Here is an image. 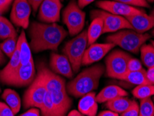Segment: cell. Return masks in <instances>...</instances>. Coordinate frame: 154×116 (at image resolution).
Here are the masks:
<instances>
[{
	"instance_id": "1",
	"label": "cell",
	"mask_w": 154,
	"mask_h": 116,
	"mask_svg": "<svg viewBox=\"0 0 154 116\" xmlns=\"http://www.w3.org/2000/svg\"><path fill=\"white\" fill-rule=\"evenodd\" d=\"M29 27L30 47L35 54L46 50L57 51L67 36V31L56 23L33 22Z\"/></svg>"
},
{
	"instance_id": "2",
	"label": "cell",
	"mask_w": 154,
	"mask_h": 116,
	"mask_svg": "<svg viewBox=\"0 0 154 116\" xmlns=\"http://www.w3.org/2000/svg\"><path fill=\"white\" fill-rule=\"evenodd\" d=\"M38 74L46 86L58 116H66L72 100L67 93L65 79L42 64L38 67Z\"/></svg>"
},
{
	"instance_id": "3",
	"label": "cell",
	"mask_w": 154,
	"mask_h": 116,
	"mask_svg": "<svg viewBox=\"0 0 154 116\" xmlns=\"http://www.w3.org/2000/svg\"><path fill=\"white\" fill-rule=\"evenodd\" d=\"M106 71L102 64L88 67L67 84V91L74 97H82L98 88L99 81Z\"/></svg>"
},
{
	"instance_id": "4",
	"label": "cell",
	"mask_w": 154,
	"mask_h": 116,
	"mask_svg": "<svg viewBox=\"0 0 154 116\" xmlns=\"http://www.w3.org/2000/svg\"><path fill=\"white\" fill-rule=\"evenodd\" d=\"M151 37L148 33H139L133 29H125L109 35L106 40L131 53L137 54L141 47Z\"/></svg>"
},
{
	"instance_id": "5",
	"label": "cell",
	"mask_w": 154,
	"mask_h": 116,
	"mask_svg": "<svg viewBox=\"0 0 154 116\" xmlns=\"http://www.w3.org/2000/svg\"><path fill=\"white\" fill-rule=\"evenodd\" d=\"M88 45L87 30H83L73 39L67 42L63 47V54L69 59L74 72H77L80 70Z\"/></svg>"
},
{
	"instance_id": "6",
	"label": "cell",
	"mask_w": 154,
	"mask_h": 116,
	"mask_svg": "<svg viewBox=\"0 0 154 116\" xmlns=\"http://www.w3.org/2000/svg\"><path fill=\"white\" fill-rule=\"evenodd\" d=\"M131 56L122 50H114L106 58L105 69L106 76L122 80L128 72V63Z\"/></svg>"
},
{
	"instance_id": "7",
	"label": "cell",
	"mask_w": 154,
	"mask_h": 116,
	"mask_svg": "<svg viewBox=\"0 0 154 116\" xmlns=\"http://www.w3.org/2000/svg\"><path fill=\"white\" fill-rule=\"evenodd\" d=\"M63 21L66 25L70 36H75L83 30L85 13L79 7L76 0H71L63 12Z\"/></svg>"
},
{
	"instance_id": "8",
	"label": "cell",
	"mask_w": 154,
	"mask_h": 116,
	"mask_svg": "<svg viewBox=\"0 0 154 116\" xmlns=\"http://www.w3.org/2000/svg\"><path fill=\"white\" fill-rule=\"evenodd\" d=\"M47 93L46 86L40 77L37 74L23 96L22 103L24 108H41L44 104Z\"/></svg>"
},
{
	"instance_id": "9",
	"label": "cell",
	"mask_w": 154,
	"mask_h": 116,
	"mask_svg": "<svg viewBox=\"0 0 154 116\" xmlns=\"http://www.w3.org/2000/svg\"><path fill=\"white\" fill-rule=\"evenodd\" d=\"M35 68L33 59L25 65H20L19 67L10 76L2 81V83L15 87L30 86L35 79Z\"/></svg>"
},
{
	"instance_id": "10",
	"label": "cell",
	"mask_w": 154,
	"mask_h": 116,
	"mask_svg": "<svg viewBox=\"0 0 154 116\" xmlns=\"http://www.w3.org/2000/svg\"><path fill=\"white\" fill-rule=\"evenodd\" d=\"M92 18L99 17L103 22V33L117 32L125 29H133L126 17L116 15L105 11L94 10L91 12Z\"/></svg>"
},
{
	"instance_id": "11",
	"label": "cell",
	"mask_w": 154,
	"mask_h": 116,
	"mask_svg": "<svg viewBox=\"0 0 154 116\" xmlns=\"http://www.w3.org/2000/svg\"><path fill=\"white\" fill-rule=\"evenodd\" d=\"M31 8L28 0H13L10 15L12 23L24 29L29 28Z\"/></svg>"
},
{
	"instance_id": "12",
	"label": "cell",
	"mask_w": 154,
	"mask_h": 116,
	"mask_svg": "<svg viewBox=\"0 0 154 116\" xmlns=\"http://www.w3.org/2000/svg\"><path fill=\"white\" fill-rule=\"evenodd\" d=\"M61 0H43L39 7L38 19L44 23H56L60 20Z\"/></svg>"
},
{
	"instance_id": "13",
	"label": "cell",
	"mask_w": 154,
	"mask_h": 116,
	"mask_svg": "<svg viewBox=\"0 0 154 116\" xmlns=\"http://www.w3.org/2000/svg\"><path fill=\"white\" fill-rule=\"evenodd\" d=\"M97 6L106 12L124 17L131 16L144 11L142 9L137 8L134 6L115 1H99L97 2Z\"/></svg>"
},
{
	"instance_id": "14",
	"label": "cell",
	"mask_w": 154,
	"mask_h": 116,
	"mask_svg": "<svg viewBox=\"0 0 154 116\" xmlns=\"http://www.w3.org/2000/svg\"><path fill=\"white\" fill-rule=\"evenodd\" d=\"M115 47L114 44L109 42L94 43L89 45L83 55L82 65H89L98 62Z\"/></svg>"
},
{
	"instance_id": "15",
	"label": "cell",
	"mask_w": 154,
	"mask_h": 116,
	"mask_svg": "<svg viewBox=\"0 0 154 116\" xmlns=\"http://www.w3.org/2000/svg\"><path fill=\"white\" fill-rule=\"evenodd\" d=\"M50 70L55 74L62 75L67 78H72L74 75L71 63L65 55L52 53L49 61Z\"/></svg>"
},
{
	"instance_id": "16",
	"label": "cell",
	"mask_w": 154,
	"mask_h": 116,
	"mask_svg": "<svg viewBox=\"0 0 154 116\" xmlns=\"http://www.w3.org/2000/svg\"><path fill=\"white\" fill-rule=\"evenodd\" d=\"M126 18L133 30L139 33H145L154 27V17L147 15L144 11Z\"/></svg>"
},
{
	"instance_id": "17",
	"label": "cell",
	"mask_w": 154,
	"mask_h": 116,
	"mask_svg": "<svg viewBox=\"0 0 154 116\" xmlns=\"http://www.w3.org/2000/svg\"><path fill=\"white\" fill-rule=\"evenodd\" d=\"M96 93L91 92L81 97L78 104L79 111L87 116H96L98 111V102Z\"/></svg>"
},
{
	"instance_id": "18",
	"label": "cell",
	"mask_w": 154,
	"mask_h": 116,
	"mask_svg": "<svg viewBox=\"0 0 154 116\" xmlns=\"http://www.w3.org/2000/svg\"><path fill=\"white\" fill-rule=\"evenodd\" d=\"M128 92L119 86L111 85L106 86L97 95L96 99L98 103H106L110 100L119 97H125Z\"/></svg>"
},
{
	"instance_id": "19",
	"label": "cell",
	"mask_w": 154,
	"mask_h": 116,
	"mask_svg": "<svg viewBox=\"0 0 154 116\" xmlns=\"http://www.w3.org/2000/svg\"><path fill=\"white\" fill-rule=\"evenodd\" d=\"M17 48L19 50L20 61H21L22 65L27 64L33 60L30 44L27 41L24 31H22L18 37Z\"/></svg>"
},
{
	"instance_id": "20",
	"label": "cell",
	"mask_w": 154,
	"mask_h": 116,
	"mask_svg": "<svg viewBox=\"0 0 154 116\" xmlns=\"http://www.w3.org/2000/svg\"><path fill=\"white\" fill-rule=\"evenodd\" d=\"M103 33V22L101 18H92V21L87 30L88 45L94 44L97 39Z\"/></svg>"
},
{
	"instance_id": "21",
	"label": "cell",
	"mask_w": 154,
	"mask_h": 116,
	"mask_svg": "<svg viewBox=\"0 0 154 116\" xmlns=\"http://www.w3.org/2000/svg\"><path fill=\"white\" fill-rule=\"evenodd\" d=\"M133 100L125 97H119L106 102V106L110 111L121 114L130 107Z\"/></svg>"
},
{
	"instance_id": "22",
	"label": "cell",
	"mask_w": 154,
	"mask_h": 116,
	"mask_svg": "<svg viewBox=\"0 0 154 116\" xmlns=\"http://www.w3.org/2000/svg\"><path fill=\"white\" fill-rule=\"evenodd\" d=\"M2 98L11 108L15 115L19 112L21 108V99L17 92L8 88V89L4 90L2 95Z\"/></svg>"
},
{
	"instance_id": "23",
	"label": "cell",
	"mask_w": 154,
	"mask_h": 116,
	"mask_svg": "<svg viewBox=\"0 0 154 116\" xmlns=\"http://www.w3.org/2000/svg\"><path fill=\"white\" fill-rule=\"evenodd\" d=\"M20 65H21V61H20L19 50L17 47L14 54L10 58V61L8 64L0 71V81L2 82L4 79H6L11 74L13 73Z\"/></svg>"
},
{
	"instance_id": "24",
	"label": "cell",
	"mask_w": 154,
	"mask_h": 116,
	"mask_svg": "<svg viewBox=\"0 0 154 116\" xmlns=\"http://www.w3.org/2000/svg\"><path fill=\"white\" fill-rule=\"evenodd\" d=\"M122 81H125L135 86L144 85V84H151L146 77V71L142 69L139 71L128 72Z\"/></svg>"
},
{
	"instance_id": "25",
	"label": "cell",
	"mask_w": 154,
	"mask_h": 116,
	"mask_svg": "<svg viewBox=\"0 0 154 116\" xmlns=\"http://www.w3.org/2000/svg\"><path fill=\"white\" fill-rule=\"evenodd\" d=\"M142 63L146 67H154V47L152 44H144L140 48Z\"/></svg>"
},
{
	"instance_id": "26",
	"label": "cell",
	"mask_w": 154,
	"mask_h": 116,
	"mask_svg": "<svg viewBox=\"0 0 154 116\" xmlns=\"http://www.w3.org/2000/svg\"><path fill=\"white\" fill-rule=\"evenodd\" d=\"M16 35L17 33L12 22L0 15V39L5 40Z\"/></svg>"
},
{
	"instance_id": "27",
	"label": "cell",
	"mask_w": 154,
	"mask_h": 116,
	"mask_svg": "<svg viewBox=\"0 0 154 116\" xmlns=\"http://www.w3.org/2000/svg\"><path fill=\"white\" fill-rule=\"evenodd\" d=\"M132 94L135 97L140 99L150 98L154 95V85L153 84H144L137 86L133 90Z\"/></svg>"
},
{
	"instance_id": "28",
	"label": "cell",
	"mask_w": 154,
	"mask_h": 116,
	"mask_svg": "<svg viewBox=\"0 0 154 116\" xmlns=\"http://www.w3.org/2000/svg\"><path fill=\"white\" fill-rule=\"evenodd\" d=\"M18 36L17 35L13 36V37L6 38L4 40V41L0 43V47H1L2 51L3 53L8 58H11L14 54L15 50L17 47L18 42Z\"/></svg>"
},
{
	"instance_id": "29",
	"label": "cell",
	"mask_w": 154,
	"mask_h": 116,
	"mask_svg": "<svg viewBox=\"0 0 154 116\" xmlns=\"http://www.w3.org/2000/svg\"><path fill=\"white\" fill-rule=\"evenodd\" d=\"M139 116H154V104L151 97L140 99Z\"/></svg>"
},
{
	"instance_id": "30",
	"label": "cell",
	"mask_w": 154,
	"mask_h": 116,
	"mask_svg": "<svg viewBox=\"0 0 154 116\" xmlns=\"http://www.w3.org/2000/svg\"><path fill=\"white\" fill-rule=\"evenodd\" d=\"M41 116H58L57 111L56 110L55 106H54L52 100L51 99L50 95L47 92L46 97H45L44 104L42 108L40 109Z\"/></svg>"
},
{
	"instance_id": "31",
	"label": "cell",
	"mask_w": 154,
	"mask_h": 116,
	"mask_svg": "<svg viewBox=\"0 0 154 116\" xmlns=\"http://www.w3.org/2000/svg\"><path fill=\"white\" fill-rule=\"evenodd\" d=\"M112 1L121 2L130 6H139V7L149 8V5L146 0H112Z\"/></svg>"
},
{
	"instance_id": "32",
	"label": "cell",
	"mask_w": 154,
	"mask_h": 116,
	"mask_svg": "<svg viewBox=\"0 0 154 116\" xmlns=\"http://www.w3.org/2000/svg\"><path fill=\"white\" fill-rule=\"evenodd\" d=\"M120 116H139V105L137 102L133 100V104L130 107L121 113Z\"/></svg>"
},
{
	"instance_id": "33",
	"label": "cell",
	"mask_w": 154,
	"mask_h": 116,
	"mask_svg": "<svg viewBox=\"0 0 154 116\" xmlns=\"http://www.w3.org/2000/svg\"><path fill=\"white\" fill-rule=\"evenodd\" d=\"M142 69H143V67H142V63L141 61L137 58H130L128 63V72L139 71Z\"/></svg>"
},
{
	"instance_id": "34",
	"label": "cell",
	"mask_w": 154,
	"mask_h": 116,
	"mask_svg": "<svg viewBox=\"0 0 154 116\" xmlns=\"http://www.w3.org/2000/svg\"><path fill=\"white\" fill-rule=\"evenodd\" d=\"M0 116H15V114L7 104L0 102Z\"/></svg>"
},
{
	"instance_id": "35",
	"label": "cell",
	"mask_w": 154,
	"mask_h": 116,
	"mask_svg": "<svg viewBox=\"0 0 154 116\" xmlns=\"http://www.w3.org/2000/svg\"><path fill=\"white\" fill-rule=\"evenodd\" d=\"M13 2V0H0V15L8 10Z\"/></svg>"
},
{
	"instance_id": "36",
	"label": "cell",
	"mask_w": 154,
	"mask_h": 116,
	"mask_svg": "<svg viewBox=\"0 0 154 116\" xmlns=\"http://www.w3.org/2000/svg\"><path fill=\"white\" fill-rule=\"evenodd\" d=\"M19 116H41L40 110L37 108H31L27 110L25 113H22Z\"/></svg>"
},
{
	"instance_id": "37",
	"label": "cell",
	"mask_w": 154,
	"mask_h": 116,
	"mask_svg": "<svg viewBox=\"0 0 154 116\" xmlns=\"http://www.w3.org/2000/svg\"><path fill=\"white\" fill-rule=\"evenodd\" d=\"M42 1L43 0H28L29 4L31 6V8L34 11V12H36L38 11Z\"/></svg>"
},
{
	"instance_id": "38",
	"label": "cell",
	"mask_w": 154,
	"mask_h": 116,
	"mask_svg": "<svg viewBox=\"0 0 154 116\" xmlns=\"http://www.w3.org/2000/svg\"><path fill=\"white\" fill-rule=\"evenodd\" d=\"M146 77L151 84L154 85V67L148 68L146 71Z\"/></svg>"
},
{
	"instance_id": "39",
	"label": "cell",
	"mask_w": 154,
	"mask_h": 116,
	"mask_svg": "<svg viewBox=\"0 0 154 116\" xmlns=\"http://www.w3.org/2000/svg\"><path fill=\"white\" fill-rule=\"evenodd\" d=\"M94 1V0H78L77 3H78V5L79 7L81 9L85 8V6L89 5L91 3H92Z\"/></svg>"
},
{
	"instance_id": "40",
	"label": "cell",
	"mask_w": 154,
	"mask_h": 116,
	"mask_svg": "<svg viewBox=\"0 0 154 116\" xmlns=\"http://www.w3.org/2000/svg\"><path fill=\"white\" fill-rule=\"evenodd\" d=\"M98 116H119L118 113L113 112L112 111H103L102 112H101Z\"/></svg>"
},
{
	"instance_id": "41",
	"label": "cell",
	"mask_w": 154,
	"mask_h": 116,
	"mask_svg": "<svg viewBox=\"0 0 154 116\" xmlns=\"http://www.w3.org/2000/svg\"><path fill=\"white\" fill-rule=\"evenodd\" d=\"M6 62V58L5 57V54L2 51L1 47H0V66L4 65Z\"/></svg>"
},
{
	"instance_id": "42",
	"label": "cell",
	"mask_w": 154,
	"mask_h": 116,
	"mask_svg": "<svg viewBox=\"0 0 154 116\" xmlns=\"http://www.w3.org/2000/svg\"><path fill=\"white\" fill-rule=\"evenodd\" d=\"M67 116H85V115L79 112V111L72 110V111H70L68 114H67Z\"/></svg>"
},
{
	"instance_id": "43",
	"label": "cell",
	"mask_w": 154,
	"mask_h": 116,
	"mask_svg": "<svg viewBox=\"0 0 154 116\" xmlns=\"http://www.w3.org/2000/svg\"><path fill=\"white\" fill-rule=\"evenodd\" d=\"M151 15H152V16H153L154 17V8L153 9V11H152V12H151Z\"/></svg>"
},
{
	"instance_id": "44",
	"label": "cell",
	"mask_w": 154,
	"mask_h": 116,
	"mask_svg": "<svg viewBox=\"0 0 154 116\" xmlns=\"http://www.w3.org/2000/svg\"><path fill=\"white\" fill-rule=\"evenodd\" d=\"M146 1L149 2H153L154 0H146Z\"/></svg>"
},
{
	"instance_id": "45",
	"label": "cell",
	"mask_w": 154,
	"mask_h": 116,
	"mask_svg": "<svg viewBox=\"0 0 154 116\" xmlns=\"http://www.w3.org/2000/svg\"><path fill=\"white\" fill-rule=\"evenodd\" d=\"M151 44H152V45L154 47V40H151Z\"/></svg>"
},
{
	"instance_id": "46",
	"label": "cell",
	"mask_w": 154,
	"mask_h": 116,
	"mask_svg": "<svg viewBox=\"0 0 154 116\" xmlns=\"http://www.w3.org/2000/svg\"><path fill=\"white\" fill-rule=\"evenodd\" d=\"M152 34H153V36H154V29H153V31H152Z\"/></svg>"
},
{
	"instance_id": "47",
	"label": "cell",
	"mask_w": 154,
	"mask_h": 116,
	"mask_svg": "<svg viewBox=\"0 0 154 116\" xmlns=\"http://www.w3.org/2000/svg\"><path fill=\"white\" fill-rule=\"evenodd\" d=\"M153 101L154 102V95H153Z\"/></svg>"
},
{
	"instance_id": "48",
	"label": "cell",
	"mask_w": 154,
	"mask_h": 116,
	"mask_svg": "<svg viewBox=\"0 0 154 116\" xmlns=\"http://www.w3.org/2000/svg\"><path fill=\"white\" fill-rule=\"evenodd\" d=\"M0 92H1V88H0Z\"/></svg>"
},
{
	"instance_id": "49",
	"label": "cell",
	"mask_w": 154,
	"mask_h": 116,
	"mask_svg": "<svg viewBox=\"0 0 154 116\" xmlns=\"http://www.w3.org/2000/svg\"><path fill=\"white\" fill-rule=\"evenodd\" d=\"M61 1H63V0H61Z\"/></svg>"
}]
</instances>
